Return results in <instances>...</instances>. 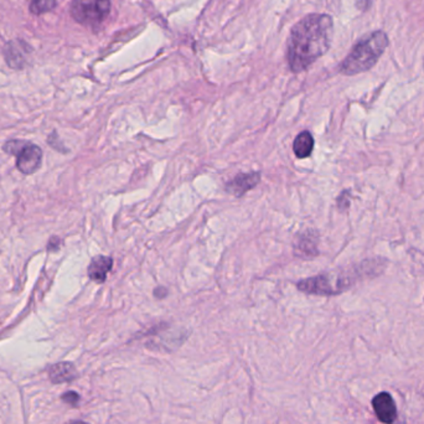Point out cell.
Returning <instances> with one entry per match:
<instances>
[{
    "instance_id": "cell-1",
    "label": "cell",
    "mask_w": 424,
    "mask_h": 424,
    "mask_svg": "<svg viewBox=\"0 0 424 424\" xmlns=\"http://www.w3.org/2000/svg\"><path fill=\"white\" fill-rule=\"evenodd\" d=\"M334 24L325 14H310L294 25L288 40L290 70L300 72L325 54L332 44Z\"/></svg>"
},
{
    "instance_id": "cell-2",
    "label": "cell",
    "mask_w": 424,
    "mask_h": 424,
    "mask_svg": "<svg viewBox=\"0 0 424 424\" xmlns=\"http://www.w3.org/2000/svg\"><path fill=\"white\" fill-rule=\"evenodd\" d=\"M379 262L366 261L360 266L350 268L348 271L337 273H327L319 274L316 277L302 279L297 287L302 292L316 295H335L343 293L344 290L350 288L359 279L365 277L367 273L372 276L377 272Z\"/></svg>"
},
{
    "instance_id": "cell-3",
    "label": "cell",
    "mask_w": 424,
    "mask_h": 424,
    "mask_svg": "<svg viewBox=\"0 0 424 424\" xmlns=\"http://www.w3.org/2000/svg\"><path fill=\"white\" fill-rule=\"evenodd\" d=\"M388 44L387 34L381 30L366 35L353 46L351 52L341 62L340 72L346 76H353L370 70L386 51Z\"/></svg>"
},
{
    "instance_id": "cell-4",
    "label": "cell",
    "mask_w": 424,
    "mask_h": 424,
    "mask_svg": "<svg viewBox=\"0 0 424 424\" xmlns=\"http://www.w3.org/2000/svg\"><path fill=\"white\" fill-rule=\"evenodd\" d=\"M4 152L17 159V169L24 175H31L41 167L43 150L33 143L10 139L4 144Z\"/></svg>"
},
{
    "instance_id": "cell-5",
    "label": "cell",
    "mask_w": 424,
    "mask_h": 424,
    "mask_svg": "<svg viewBox=\"0 0 424 424\" xmlns=\"http://www.w3.org/2000/svg\"><path fill=\"white\" fill-rule=\"evenodd\" d=\"M111 10V0H73L71 15L86 27H96L104 22Z\"/></svg>"
},
{
    "instance_id": "cell-6",
    "label": "cell",
    "mask_w": 424,
    "mask_h": 424,
    "mask_svg": "<svg viewBox=\"0 0 424 424\" xmlns=\"http://www.w3.org/2000/svg\"><path fill=\"white\" fill-rule=\"evenodd\" d=\"M372 407L380 422L392 424L397 418V407L391 395L381 392L372 400Z\"/></svg>"
},
{
    "instance_id": "cell-7",
    "label": "cell",
    "mask_w": 424,
    "mask_h": 424,
    "mask_svg": "<svg viewBox=\"0 0 424 424\" xmlns=\"http://www.w3.org/2000/svg\"><path fill=\"white\" fill-rule=\"evenodd\" d=\"M260 180H261V174L257 173V171L239 173V175L234 176V179L227 183L226 190L229 191V194L239 197V196L245 195L247 191L256 188L258 183H260Z\"/></svg>"
},
{
    "instance_id": "cell-8",
    "label": "cell",
    "mask_w": 424,
    "mask_h": 424,
    "mask_svg": "<svg viewBox=\"0 0 424 424\" xmlns=\"http://www.w3.org/2000/svg\"><path fill=\"white\" fill-rule=\"evenodd\" d=\"M294 252L300 258H313L319 255L318 250V237L314 232L308 231L300 234L294 243Z\"/></svg>"
},
{
    "instance_id": "cell-9",
    "label": "cell",
    "mask_w": 424,
    "mask_h": 424,
    "mask_svg": "<svg viewBox=\"0 0 424 424\" xmlns=\"http://www.w3.org/2000/svg\"><path fill=\"white\" fill-rule=\"evenodd\" d=\"M49 379L52 383H66V382H72L78 377L75 365L71 362H57V364L51 365L48 369Z\"/></svg>"
},
{
    "instance_id": "cell-10",
    "label": "cell",
    "mask_w": 424,
    "mask_h": 424,
    "mask_svg": "<svg viewBox=\"0 0 424 424\" xmlns=\"http://www.w3.org/2000/svg\"><path fill=\"white\" fill-rule=\"evenodd\" d=\"M112 267H113V260L111 257L96 256L88 266V277L92 279L93 282H106Z\"/></svg>"
},
{
    "instance_id": "cell-11",
    "label": "cell",
    "mask_w": 424,
    "mask_h": 424,
    "mask_svg": "<svg viewBox=\"0 0 424 424\" xmlns=\"http://www.w3.org/2000/svg\"><path fill=\"white\" fill-rule=\"evenodd\" d=\"M314 149V138L308 131L302 132L294 139L293 152L299 159L308 158Z\"/></svg>"
},
{
    "instance_id": "cell-12",
    "label": "cell",
    "mask_w": 424,
    "mask_h": 424,
    "mask_svg": "<svg viewBox=\"0 0 424 424\" xmlns=\"http://www.w3.org/2000/svg\"><path fill=\"white\" fill-rule=\"evenodd\" d=\"M22 41H14L8 44L6 49V57L8 65L14 67V69H22L25 65V55L27 48H20Z\"/></svg>"
},
{
    "instance_id": "cell-13",
    "label": "cell",
    "mask_w": 424,
    "mask_h": 424,
    "mask_svg": "<svg viewBox=\"0 0 424 424\" xmlns=\"http://www.w3.org/2000/svg\"><path fill=\"white\" fill-rule=\"evenodd\" d=\"M56 0H30L29 9L34 15H43L45 13L54 10Z\"/></svg>"
},
{
    "instance_id": "cell-14",
    "label": "cell",
    "mask_w": 424,
    "mask_h": 424,
    "mask_svg": "<svg viewBox=\"0 0 424 424\" xmlns=\"http://www.w3.org/2000/svg\"><path fill=\"white\" fill-rule=\"evenodd\" d=\"M61 400H62V402L67 403V404H70L72 407H77L78 403L81 401V396L77 392L69 391L65 392L61 396Z\"/></svg>"
},
{
    "instance_id": "cell-15",
    "label": "cell",
    "mask_w": 424,
    "mask_h": 424,
    "mask_svg": "<svg viewBox=\"0 0 424 424\" xmlns=\"http://www.w3.org/2000/svg\"><path fill=\"white\" fill-rule=\"evenodd\" d=\"M61 245H62V241H61L59 237H51L49 241V243H48V250H57L60 248Z\"/></svg>"
},
{
    "instance_id": "cell-16",
    "label": "cell",
    "mask_w": 424,
    "mask_h": 424,
    "mask_svg": "<svg viewBox=\"0 0 424 424\" xmlns=\"http://www.w3.org/2000/svg\"><path fill=\"white\" fill-rule=\"evenodd\" d=\"M154 295H155L158 299H163V298H165V297L168 295V290L163 288V287H159V288L154 290Z\"/></svg>"
},
{
    "instance_id": "cell-17",
    "label": "cell",
    "mask_w": 424,
    "mask_h": 424,
    "mask_svg": "<svg viewBox=\"0 0 424 424\" xmlns=\"http://www.w3.org/2000/svg\"><path fill=\"white\" fill-rule=\"evenodd\" d=\"M66 424H88L86 422H82V421H73V422H70V423Z\"/></svg>"
}]
</instances>
